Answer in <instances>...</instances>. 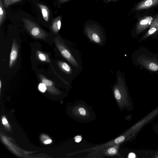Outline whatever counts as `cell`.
<instances>
[{"label":"cell","instance_id":"cell-21","mask_svg":"<svg viewBox=\"0 0 158 158\" xmlns=\"http://www.w3.org/2000/svg\"><path fill=\"white\" fill-rule=\"evenodd\" d=\"M2 123L4 125H6L7 127L9 126L8 121H7L5 117H3L2 118Z\"/></svg>","mask_w":158,"mask_h":158},{"label":"cell","instance_id":"cell-23","mask_svg":"<svg viewBox=\"0 0 158 158\" xmlns=\"http://www.w3.org/2000/svg\"><path fill=\"white\" fill-rule=\"evenodd\" d=\"M52 140L51 139H48L44 141V144H48L51 143Z\"/></svg>","mask_w":158,"mask_h":158},{"label":"cell","instance_id":"cell-3","mask_svg":"<svg viewBox=\"0 0 158 158\" xmlns=\"http://www.w3.org/2000/svg\"><path fill=\"white\" fill-rule=\"evenodd\" d=\"M156 14L153 10L135 14L137 20L135 30L136 34H139L149 28L155 18Z\"/></svg>","mask_w":158,"mask_h":158},{"label":"cell","instance_id":"cell-8","mask_svg":"<svg viewBox=\"0 0 158 158\" xmlns=\"http://www.w3.org/2000/svg\"><path fill=\"white\" fill-rule=\"evenodd\" d=\"M57 64L58 67L61 70L67 74L72 75L74 74L77 76L80 73L78 71H73L71 66L65 62L58 61Z\"/></svg>","mask_w":158,"mask_h":158},{"label":"cell","instance_id":"cell-2","mask_svg":"<svg viewBox=\"0 0 158 158\" xmlns=\"http://www.w3.org/2000/svg\"><path fill=\"white\" fill-rule=\"evenodd\" d=\"M84 32L93 43L101 46L105 44L106 39L105 32L98 23L92 20L87 21L84 26Z\"/></svg>","mask_w":158,"mask_h":158},{"label":"cell","instance_id":"cell-19","mask_svg":"<svg viewBox=\"0 0 158 158\" xmlns=\"http://www.w3.org/2000/svg\"><path fill=\"white\" fill-rule=\"evenodd\" d=\"M78 112L82 116H85L86 114V110L83 108L80 107L78 110Z\"/></svg>","mask_w":158,"mask_h":158},{"label":"cell","instance_id":"cell-18","mask_svg":"<svg viewBox=\"0 0 158 158\" xmlns=\"http://www.w3.org/2000/svg\"><path fill=\"white\" fill-rule=\"evenodd\" d=\"M125 137L123 136H119L115 139L114 142L115 143L118 144L123 142L125 139Z\"/></svg>","mask_w":158,"mask_h":158},{"label":"cell","instance_id":"cell-16","mask_svg":"<svg viewBox=\"0 0 158 158\" xmlns=\"http://www.w3.org/2000/svg\"><path fill=\"white\" fill-rule=\"evenodd\" d=\"M155 26L158 27V12L156 13L155 18L149 28Z\"/></svg>","mask_w":158,"mask_h":158},{"label":"cell","instance_id":"cell-10","mask_svg":"<svg viewBox=\"0 0 158 158\" xmlns=\"http://www.w3.org/2000/svg\"><path fill=\"white\" fill-rule=\"evenodd\" d=\"M61 20V16H58L53 19L52 25V30L54 33L57 34L60 30Z\"/></svg>","mask_w":158,"mask_h":158},{"label":"cell","instance_id":"cell-1","mask_svg":"<svg viewBox=\"0 0 158 158\" xmlns=\"http://www.w3.org/2000/svg\"><path fill=\"white\" fill-rule=\"evenodd\" d=\"M54 43L62 56L73 66L81 71L83 69L82 60L78 48L71 50L58 35L54 39Z\"/></svg>","mask_w":158,"mask_h":158},{"label":"cell","instance_id":"cell-6","mask_svg":"<svg viewBox=\"0 0 158 158\" xmlns=\"http://www.w3.org/2000/svg\"><path fill=\"white\" fill-rule=\"evenodd\" d=\"M19 46L15 40H13L9 60V68L12 67L17 59Z\"/></svg>","mask_w":158,"mask_h":158},{"label":"cell","instance_id":"cell-22","mask_svg":"<svg viewBox=\"0 0 158 158\" xmlns=\"http://www.w3.org/2000/svg\"><path fill=\"white\" fill-rule=\"evenodd\" d=\"M75 141L76 142H79L81 140L82 138L80 136H77L75 137Z\"/></svg>","mask_w":158,"mask_h":158},{"label":"cell","instance_id":"cell-13","mask_svg":"<svg viewBox=\"0 0 158 158\" xmlns=\"http://www.w3.org/2000/svg\"><path fill=\"white\" fill-rule=\"evenodd\" d=\"M6 12L2 0H0V27L6 18Z\"/></svg>","mask_w":158,"mask_h":158},{"label":"cell","instance_id":"cell-11","mask_svg":"<svg viewBox=\"0 0 158 158\" xmlns=\"http://www.w3.org/2000/svg\"><path fill=\"white\" fill-rule=\"evenodd\" d=\"M37 5L40 8L43 18L46 22L49 20L50 16V11L48 8L45 5L37 3Z\"/></svg>","mask_w":158,"mask_h":158},{"label":"cell","instance_id":"cell-20","mask_svg":"<svg viewBox=\"0 0 158 158\" xmlns=\"http://www.w3.org/2000/svg\"><path fill=\"white\" fill-rule=\"evenodd\" d=\"M107 152L108 153L110 154H114L117 153L116 149L114 148H109Z\"/></svg>","mask_w":158,"mask_h":158},{"label":"cell","instance_id":"cell-5","mask_svg":"<svg viewBox=\"0 0 158 158\" xmlns=\"http://www.w3.org/2000/svg\"><path fill=\"white\" fill-rule=\"evenodd\" d=\"M158 8V0H142L135 4L131 10L136 14L144 11H152Z\"/></svg>","mask_w":158,"mask_h":158},{"label":"cell","instance_id":"cell-17","mask_svg":"<svg viewBox=\"0 0 158 158\" xmlns=\"http://www.w3.org/2000/svg\"><path fill=\"white\" fill-rule=\"evenodd\" d=\"M38 88L39 90L42 92H44L47 89L46 85L43 83H40L39 85Z\"/></svg>","mask_w":158,"mask_h":158},{"label":"cell","instance_id":"cell-14","mask_svg":"<svg viewBox=\"0 0 158 158\" xmlns=\"http://www.w3.org/2000/svg\"><path fill=\"white\" fill-rule=\"evenodd\" d=\"M141 40H144L158 31V27L155 26L150 28Z\"/></svg>","mask_w":158,"mask_h":158},{"label":"cell","instance_id":"cell-24","mask_svg":"<svg viewBox=\"0 0 158 158\" xmlns=\"http://www.w3.org/2000/svg\"><path fill=\"white\" fill-rule=\"evenodd\" d=\"M135 157V155L134 153H130L128 156V157L130 158H134Z\"/></svg>","mask_w":158,"mask_h":158},{"label":"cell","instance_id":"cell-12","mask_svg":"<svg viewBox=\"0 0 158 158\" xmlns=\"http://www.w3.org/2000/svg\"><path fill=\"white\" fill-rule=\"evenodd\" d=\"M36 54L37 57L40 60L43 62L50 63L49 56L48 54L39 50H37Z\"/></svg>","mask_w":158,"mask_h":158},{"label":"cell","instance_id":"cell-15","mask_svg":"<svg viewBox=\"0 0 158 158\" xmlns=\"http://www.w3.org/2000/svg\"><path fill=\"white\" fill-rule=\"evenodd\" d=\"M21 0H4L3 4L6 8L11 4L20 1Z\"/></svg>","mask_w":158,"mask_h":158},{"label":"cell","instance_id":"cell-26","mask_svg":"<svg viewBox=\"0 0 158 158\" xmlns=\"http://www.w3.org/2000/svg\"><path fill=\"white\" fill-rule=\"evenodd\" d=\"M105 2H115L118 0H102Z\"/></svg>","mask_w":158,"mask_h":158},{"label":"cell","instance_id":"cell-7","mask_svg":"<svg viewBox=\"0 0 158 158\" xmlns=\"http://www.w3.org/2000/svg\"><path fill=\"white\" fill-rule=\"evenodd\" d=\"M144 67L148 70L152 71H158V62L148 58L142 59L140 63Z\"/></svg>","mask_w":158,"mask_h":158},{"label":"cell","instance_id":"cell-4","mask_svg":"<svg viewBox=\"0 0 158 158\" xmlns=\"http://www.w3.org/2000/svg\"><path fill=\"white\" fill-rule=\"evenodd\" d=\"M24 27L29 33L36 39H45L48 36L47 33L36 23L28 19L22 18Z\"/></svg>","mask_w":158,"mask_h":158},{"label":"cell","instance_id":"cell-9","mask_svg":"<svg viewBox=\"0 0 158 158\" xmlns=\"http://www.w3.org/2000/svg\"><path fill=\"white\" fill-rule=\"evenodd\" d=\"M38 76L42 83L46 86L47 89L52 93H57L58 90L53 85L54 83L51 81L43 75L40 74Z\"/></svg>","mask_w":158,"mask_h":158},{"label":"cell","instance_id":"cell-25","mask_svg":"<svg viewBox=\"0 0 158 158\" xmlns=\"http://www.w3.org/2000/svg\"><path fill=\"white\" fill-rule=\"evenodd\" d=\"M71 0H59V2L60 4H63L66 2Z\"/></svg>","mask_w":158,"mask_h":158}]
</instances>
